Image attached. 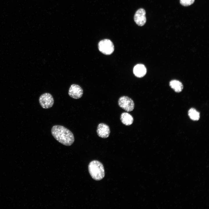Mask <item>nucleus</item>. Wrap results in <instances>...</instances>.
I'll use <instances>...</instances> for the list:
<instances>
[{
  "instance_id": "obj_3",
  "label": "nucleus",
  "mask_w": 209,
  "mask_h": 209,
  "mask_svg": "<svg viewBox=\"0 0 209 209\" xmlns=\"http://www.w3.org/2000/svg\"><path fill=\"white\" fill-rule=\"evenodd\" d=\"M98 47L100 52L107 55L111 54L114 50L113 43L110 40L107 39L100 41L98 44Z\"/></svg>"
},
{
  "instance_id": "obj_1",
  "label": "nucleus",
  "mask_w": 209,
  "mask_h": 209,
  "mask_svg": "<svg viewBox=\"0 0 209 209\" xmlns=\"http://www.w3.org/2000/svg\"><path fill=\"white\" fill-rule=\"evenodd\" d=\"M51 133L57 141L64 145L69 146L74 142L75 139L73 133L63 126H53L51 129Z\"/></svg>"
},
{
  "instance_id": "obj_10",
  "label": "nucleus",
  "mask_w": 209,
  "mask_h": 209,
  "mask_svg": "<svg viewBox=\"0 0 209 209\" xmlns=\"http://www.w3.org/2000/svg\"><path fill=\"white\" fill-rule=\"evenodd\" d=\"M120 119L122 124L126 126L131 125L134 121L133 116L127 112L122 113L120 115Z\"/></svg>"
},
{
  "instance_id": "obj_5",
  "label": "nucleus",
  "mask_w": 209,
  "mask_h": 209,
  "mask_svg": "<svg viewBox=\"0 0 209 209\" xmlns=\"http://www.w3.org/2000/svg\"><path fill=\"white\" fill-rule=\"evenodd\" d=\"M39 103L44 109H48L51 107L54 103L52 95L50 93H46L41 95L39 98Z\"/></svg>"
},
{
  "instance_id": "obj_7",
  "label": "nucleus",
  "mask_w": 209,
  "mask_h": 209,
  "mask_svg": "<svg viewBox=\"0 0 209 209\" xmlns=\"http://www.w3.org/2000/svg\"><path fill=\"white\" fill-rule=\"evenodd\" d=\"M145 15V11L142 8L138 9L134 15V19L137 25L142 26L145 25L146 21Z\"/></svg>"
},
{
  "instance_id": "obj_8",
  "label": "nucleus",
  "mask_w": 209,
  "mask_h": 209,
  "mask_svg": "<svg viewBox=\"0 0 209 209\" xmlns=\"http://www.w3.org/2000/svg\"><path fill=\"white\" fill-rule=\"evenodd\" d=\"M110 132L109 127L107 124L100 123L98 125L97 133L99 137L104 138H107L109 136Z\"/></svg>"
},
{
  "instance_id": "obj_6",
  "label": "nucleus",
  "mask_w": 209,
  "mask_h": 209,
  "mask_svg": "<svg viewBox=\"0 0 209 209\" xmlns=\"http://www.w3.org/2000/svg\"><path fill=\"white\" fill-rule=\"evenodd\" d=\"M83 90L78 85L73 84L71 85L69 90L68 94L71 98L74 99L80 98L83 94Z\"/></svg>"
},
{
  "instance_id": "obj_9",
  "label": "nucleus",
  "mask_w": 209,
  "mask_h": 209,
  "mask_svg": "<svg viewBox=\"0 0 209 209\" xmlns=\"http://www.w3.org/2000/svg\"><path fill=\"white\" fill-rule=\"evenodd\" d=\"M146 69L145 66L142 64L136 65L133 69V73L134 75L138 78H142L146 74Z\"/></svg>"
},
{
  "instance_id": "obj_2",
  "label": "nucleus",
  "mask_w": 209,
  "mask_h": 209,
  "mask_svg": "<svg viewBox=\"0 0 209 209\" xmlns=\"http://www.w3.org/2000/svg\"><path fill=\"white\" fill-rule=\"evenodd\" d=\"M89 173L96 181L102 179L105 176V171L102 164L98 161L94 160L91 162L88 165Z\"/></svg>"
},
{
  "instance_id": "obj_11",
  "label": "nucleus",
  "mask_w": 209,
  "mask_h": 209,
  "mask_svg": "<svg viewBox=\"0 0 209 209\" xmlns=\"http://www.w3.org/2000/svg\"><path fill=\"white\" fill-rule=\"evenodd\" d=\"M170 87L176 92H180L183 89V85L180 81L176 80H173L170 82Z\"/></svg>"
},
{
  "instance_id": "obj_4",
  "label": "nucleus",
  "mask_w": 209,
  "mask_h": 209,
  "mask_svg": "<svg viewBox=\"0 0 209 209\" xmlns=\"http://www.w3.org/2000/svg\"><path fill=\"white\" fill-rule=\"evenodd\" d=\"M118 105L120 107L127 112L132 111L134 107V101L127 96L121 97L118 100Z\"/></svg>"
},
{
  "instance_id": "obj_13",
  "label": "nucleus",
  "mask_w": 209,
  "mask_h": 209,
  "mask_svg": "<svg viewBox=\"0 0 209 209\" xmlns=\"http://www.w3.org/2000/svg\"><path fill=\"white\" fill-rule=\"evenodd\" d=\"M195 0H180V4L185 6H189L192 4Z\"/></svg>"
},
{
  "instance_id": "obj_12",
  "label": "nucleus",
  "mask_w": 209,
  "mask_h": 209,
  "mask_svg": "<svg viewBox=\"0 0 209 209\" xmlns=\"http://www.w3.org/2000/svg\"><path fill=\"white\" fill-rule=\"evenodd\" d=\"M188 114L190 118L193 120H198L199 119V112L194 108H191L189 110Z\"/></svg>"
}]
</instances>
